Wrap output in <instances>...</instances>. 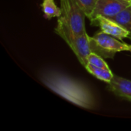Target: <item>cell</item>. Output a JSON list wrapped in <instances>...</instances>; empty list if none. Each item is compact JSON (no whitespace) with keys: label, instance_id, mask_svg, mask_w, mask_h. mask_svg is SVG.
Masks as SVG:
<instances>
[{"label":"cell","instance_id":"obj_1","mask_svg":"<svg viewBox=\"0 0 131 131\" xmlns=\"http://www.w3.org/2000/svg\"><path fill=\"white\" fill-rule=\"evenodd\" d=\"M41 82L50 90L71 103L86 109L96 106L91 91L83 83L57 71L48 70L40 76Z\"/></svg>","mask_w":131,"mask_h":131},{"label":"cell","instance_id":"obj_2","mask_svg":"<svg viewBox=\"0 0 131 131\" xmlns=\"http://www.w3.org/2000/svg\"><path fill=\"white\" fill-rule=\"evenodd\" d=\"M85 12L76 0H61V15L58 21L67 26L76 36L84 35Z\"/></svg>","mask_w":131,"mask_h":131},{"label":"cell","instance_id":"obj_13","mask_svg":"<svg viewBox=\"0 0 131 131\" xmlns=\"http://www.w3.org/2000/svg\"><path fill=\"white\" fill-rule=\"evenodd\" d=\"M129 51L131 52V45H129Z\"/></svg>","mask_w":131,"mask_h":131},{"label":"cell","instance_id":"obj_10","mask_svg":"<svg viewBox=\"0 0 131 131\" xmlns=\"http://www.w3.org/2000/svg\"><path fill=\"white\" fill-rule=\"evenodd\" d=\"M42 11L46 18L51 19L54 17H60L61 8H58L54 0H43L41 4Z\"/></svg>","mask_w":131,"mask_h":131},{"label":"cell","instance_id":"obj_6","mask_svg":"<svg viewBox=\"0 0 131 131\" xmlns=\"http://www.w3.org/2000/svg\"><path fill=\"white\" fill-rule=\"evenodd\" d=\"M91 23L93 25L99 26L103 32L115 37L117 39L121 40L124 38H129L130 36V33L127 30L111 18L104 16H97L91 20Z\"/></svg>","mask_w":131,"mask_h":131},{"label":"cell","instance_id":"obj_3","mask_svg":"<svg viewBox=\"0 0 131 131\" xmlns=\"http://www.w3.org/2000/svg\"><path fill=\"white\" fill-rule=\"evenodd\" d=\"M90 45L92 52L104 58H113L117 52L129 51V45L102 31L90 37Z\"/></svg>","mask_w":131,"mask_h":131},{"label":"cell","instance_id":"obj_11","mask_svg":"<svg viewBox=\"0 0 131 131\" xmlns=\"http://www.w3.org/2000/svg\"><path fill=\"white\" fill-rule=\"evenodd\" d=\"M76 1L85 12L86 17H88L90 19L91 15L98 0H76Z\"/></svg>","mask_w":131,"mask_h":131},{"label":"cell","instance_id":"obj_5","mask_svg":"<svg viewBox=\"0 0 131 131\" xmlns=\"http://www.w3.org/2000/svg\"><path fill=\"white\" fill-rule=\"evenodd\" d=\"M66 43L72 49L80 63L85 68L88 64V57L92 53L90 45V36L85 33L69 39Z\"/></svg>","mask_w":131,"mask_h":131},{"label":"cell","instance_id":"obj_7","mask_svg":"<svg viewBox=\"0 0 131 131\" xmlns=\"http://www.w3.org/2000/svg\"><path fill=\"white\" fill-rule=\"evenodd\" d=\"M107 88L114 94L131 101V81L114 75L108 83Z\"/></svg>","mask_w":131,"mask_h":131},{"label":"cell","instance_id":"obj_15","mask_svg":"<svg viewBox=\"0 0 131 131\" xmlns=\"http://www.w3.org/2000/svg\"><path fill=\"white\" fill-rule=\"evenodd\" d=\"M130 4H131V2H130Z\"/></svg>","mask_w":131,"mask_h":131},{"label":"cell","instance_id":"obj_12","mask_svg":"<svg viewBox=\"0 0 131 131\" xmlns=\"http://www.w3.org/2000/svg\"><path fill=\"white\" fill-rule=\"evenodd\" d=\"M88 63L98 67V68H104V69H107L110 70V68L108 67L107 64L104 61V60L102 58V57H101L100 55L92 52L89 57H88Z\"/></svg>","mask_w":131,"mask_h":131},{"label":"cell","instance_id":"obj_14","mask_svg":"<svg viewBox=\"0 0 131 131\" xmlns=\"http://www.w3.org/2000/svg\"><path fill=\"white\" fill-rule=\"evenodd\" d=\"M124 1H127V2H130L131 0H124Z\"/></svg>","mask_w":131,"mask_h":131},{"label":"cell","instance_id":"obj_4","mask_svg":"<svg viewBox=\"0 0 131 131\" xmlns=\"http://www.w3.org/2000/svg\"><path fill=\"white\" fill-rule=\"evenodd\" d=\"M130 5V2L124 0H98L90 20L91 21L97 16L112 18Z\"/></svg>","mask_w":131,"mask_h":131},{"label":"cell","instance_id":"obj_8","mask_svg":"<svg viewBox=\"0 0 131 131\" xmlns=\"http://www.w3.org/2000/svg\"><path fill=\"white\" fill-rule=\"evenodd\" d=\"M85 68L92 75H94L97 78H98L104 82H107V84L111 82V81L112 80V78L114 77V74L111 72V69L107 70V69L98 68V67H96L93 64H90V63H88L85 66Z\"/></svg>","mask_w":131,"mask_h":131},{"label":"cell","instance_id":"obj_9","mask_svg":"<svg viewBox=\"0 0 131 131\" xmlns=\"http://www.w3.org/2000/svg\"><path fill=\"white\" fill-rule=\"evenodd\" d=\"M111 19L115 21L127 30L130 33L129 38L131 39V4Z\"/></svg>","mask_w":131,"mask_h":131}]
</instances>
